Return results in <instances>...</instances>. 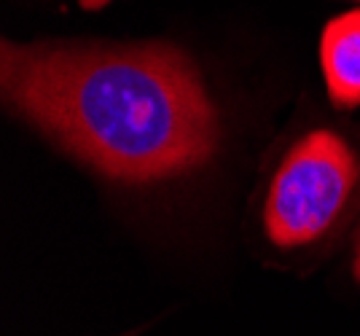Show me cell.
Returning a JSON list of instances; mask_svg holds the SVG:
<instances>
[{
  "label": "cell",
  "mask_w": 360,
  "mask_h": 336,
  "mask_svg": "<svg viewBox=\"0 0 360 336\" xmlns=\"http://www.w3.org/2000/svg\"><path fill=\"white\" fill-rule=\"evenodd\" d=\"M0 86L16 116L113 181L178 178L218 148V113L196 65L162 41H3Z\"/></svg>",
  "instance_id": "1"
},
{
  "label": "cell",
  "mask_w": 360,
  "mask_h": 336,
  "mask_svg": "<svg viewBox=\"0 0 360 336\" xmlns=\"http://www.w3.org/2000/svg\"><path fill=\"white\" fill-rule=\"evenodd\" d=\"M360 181V159L330 129L307 132L290 146L264 202L266 237L280 247L323 240L345 215Z\"/></svg>",
  "instance_id": "2"
},
{
  "label": "cell",
  "mask_w": 360,
  "mask_h": 336,
  "mask_svg": "<svg viewBox=\"0 0 360 336\" xmlns=\"http://www.w3.org/2000/svg\"><path fill=\"white\" fill-rule=\"evenodd\" d=\"M320 65L330 103L342 110L360 105V8L333 16L320 38Z\"/></svg>",
  "instance_id": "3"
},
{
  "label": "cell",
  "mask_w": 360,
  "mask_h": 336,
  "mask_svg": "<svg viewBox=\"0 0 360 336\" xmlns=\"http://www.w3.org/2000/svg\"><path fill=\"white\" fill-rule=\"evenodd\" d=\"M84 8H89V11H97V8H103V6H108L110 0H78Z\"/></svg>",
  "instance_id": "4"
},
{
  "label": "cell",
  "mask_w": 360,
  "mask_h": 336,
  "mask_svg": "<svg viewBox=\"0 0 360 336\" xmlns=\"http://www.w3.org/2000/svg\"><path fill=\"white\" fill-rule=\"evenodd\" d=\"M352 272H355V280L360 283V234H358V247H355V261H352Z\"/></svg>",
  "instance_id": "5"
}]
</instances>
